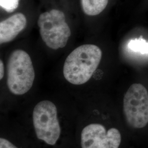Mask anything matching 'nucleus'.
Wrapping results in <instances>:
<instances>
[{
	"mask_svg": "<svg viewBox=\"0 0 148 148\" xmlns=\"http://www.w3.org/2000/svg\"><path fill=\"white\" fill-rule=\"evenodd\" d=\"M102 52L94 45H84L75 49L66 59L63 75L69 83L81 85L92 77L101 62Z\"/></svg>",
	"mask_w": 148,
	"mask_h": 148,
	"instance_id": "f257e3e1",
	"label": "nucleus"
},
{
	"mask_svg": "<svg viewBox=\"0 0 148 148\" xmlns=\"http://www.w3.org/2000/svg\"><path fill=\"white\" fill-rule=\"evenodd\" d=\"M35 74L32 59L27 53L17 49L11 53L7 63V85L14 95H23L32 88Z\"/></svg>",
	"mask_w": 148,
	"mask_h": 148,
	"instance_id": "f03ea898",
	"label": "nucleus"
},
{
	"mask_svg": "<svg viewBox=\"0 0 148 148\" xmlns=\"http://www.w3.org/2000/svg\"><path fill=\"white\" fill-rule=\"evenodd\" d=\"M32 119L37 139L48 145H55L62 133L56 105L48 100L38 102L34 108Z\"/></svg>",
	"mask_w": 148,
	"mask_h": 148,
	"instance_id": "7ed1b4c3",
	"label": "nucleus"
},
{
	"mask_svg": "<svg viewBox=\"0 0 148 148\" xmlns=\"http://www.w3.org/2000/svg\"><path fill=\"white\" fill-rule=\"evenodd\" d=\"M37 25L41 37L48 47L56 50L66 45L71 32L63 12L54 9L43 13Z\"/></svg>",
	"mask_w": 148,
	"mask_h": 148,
	"instance_id": "20e7f679",
	"label": "nucleus"
},
{
	"mask_svg": "<svg viewBox=\"0 0 148 148\" xmlns=\"http://www.w3.org/2000/svg\"><path fill=\"white\" fill-rule=\"evenodd\" d=\"M123 112L128 125L142 128L148 123V92L140 84L131 85L123 98Z\"/></svg>",
	"mask_w": 148,
	"mask_h": 148,
	"instance_id": "39448f33",
	"label": "nucleus"
},
{
	"mask_svg": "<svg viewBox=\"0 0 148 148\" xmlns=\"http://www.w3.org/2000/svg\"><path fill=\"white\" fill-rule=\"evenodd\" d=\"M80 142L81 148H119L121 135L116 128L106 130L101 124L92 123L82 129Z\"/></svg>",
	"mask_w": 148,
	"mask_h": 148,
	"instance_id": "423d86ee",
	"label": "nucleus"
},
{
	"mask_svg": "<svg viewBox=\"0 0 148 148\" xmlns=\"http://www.w3.org/2000/svg\"><path fill=\"white\" fill-rule=\"evenodd\" d=\"M26 16L21 13L11 16L0 23V43L13 41L27 26Z\"/></svg>",
	"mask_w": 148,
	"mask_h": 148,
	"instance_id": "0eeeda50",
	"label": "nucleus"
},
{
	"mask_svg": "<svg viewBox=\"0 0 148 148\" xmlns=\"http://www.w3.org/2000/svg\"><path fill=\"white\" fill-rule=\"evenodd\" d=\"M82 9L86 14L90 16L99 14L105 10L109 0H80Z\"/></svg>",
	"mask_w": 148,
	"mask_h": 148,
	"instance_id": "6e6552de",
	"label": "nucleus"
},
{
	"mask_svg": "<svg viewBox=\"0 0 148 148\" xmlns=\"http://www.w3.org/2000/svg\"><path fill=\"white\" fill-rule=\"evenodd\" d=\"M128 48L135 52L148 54V42L142 38L131 40L128 43Z\"/></svg>",
	"mask_w": 148,
	"mask_h": 148,
	"instance_id": "1a4fd4ad",
	"label": "nucleus"
},
{
	"mask_svg": "<svg viewBox=\"0 0 148 148\" xmlns=\"http://www.w3.org/2000/svg\"><path fill=\"white\" fill-rule=\"evenodd\" d=\"M19 0H0L1 7L8 13L13 12L18 8Z\"/></svg>",
	"mask_w": 148,
	"mask_h": 148,
	"instance_id": "9d476101",
	"label": "nucleus"
},
{
	"mask_svg": "<svg viewBox=\"0 0 148 148\" xmlns=\"http://www.w3.org/2000/svg\"><path fill=\"white\" fill-rule=\"evenodd\" d=\"M0 148H18L14 144L4 138H0Z\"/></svg>",
	"mask_w": 148,
	"mask_h": 148,
	"instance_id": "9b49d317",
	"label": "nucleus"
},
{
	"mask_svg": "<svg viewBox=\"0 0 148 148\" xmlns=\"http://www.w3.org/2000/svg\"><path fill=\"white\" fill-rule=\"evenodd\" d=\"M0 79H2L4 76V65L2 60H0Z\"/></svg>",
	"mask_w": 148,
	"mask_h": 148,
	"instance_id": "f8f14e48",
	"label": "nucleus"
}]
</instances>
